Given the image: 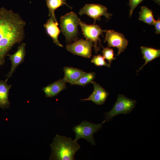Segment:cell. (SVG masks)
<instances>
[{
    "label": "cell",
    "mask_w": 160,
    "mask_h": 160,
    "mask_svg": "<svg viewBox=\"0 0 160 160\" xmlns=\"http://www.w3.org/2000/svg\"><path fill=\"white\" fill-rule=\"evenodd\" d=\"M26 23L19 14L0 8V66L4 64L5 57L12 47L24 39Z\"/></svg>",
    "instance_id": "1"
},
{
    "label": "cell",
    "mask_w": 160,
    "mask_h": 160,
    "mask_svg": "<svg viewBox=\"0 0 160 160\" xmlns=\"http://www.w3.org/2000/svg\"><path fill=\"white\" fill-rule=\"evenodd\" d=\"M52 153L49 160H74L76 152L81 147L77 141L70 137L56 135L50 144Z\"/></svg>",
    "instance_id": "2"
},
{
    "label": "cell",
    "mask_w": 160,
    "mask_h": 160,
    "mask_svg": "<svg viewBox=\"0 0 160 160\" xmlns=\"http://www.w3.org/2000/svg\"><path fill=\"white\" fill-rule=\"evenodd\" d=\"M80 19L76 14L71 12L62 16L60 19L61 31L65 37L66 41H75L78 33V26Z\"/></svg>",
    "instance_id": "3"
},
{
    "label": "cell",
    "mask_w": 160,
    "mask_h": 160,
    "mask_svg": "<svg viewBox=\"0 0 160 160\" xmlns=\"http://www.w3.org/2000/svg\"><path fill=\"white\" fill-rule=\"evenodd\" d=\"M104 120L100 124H95L86 120L82 121L79 124L75 126L72 128L75 134V140L80 139H86L92 145H95L94 134L97 132L103 127V124L105 122Z\"/></svg>",
    "instance_id": "4"
},
{
    "label": "cell",
    "mask_w": 160,
    "mask_h": 160,
    "mask_svg": "<svg viewBox=\"0 0 160 160\" xmlns=\"http://www.w3.org/2000/svg\"><path fill=\"white\" fill-rule=\"evenodd\" d=\"M136 100L119 94L116 101L111 110L105 113V121H109L115 116L121 114L130 113L135 108Z\"/></svg>",
    "instance_id": "5"
},
{
    "label": "cell",
    "mask_w": 160,
    "mask_h": 160,
    "mask_svg": "<svg viewBox=\"0 0 160 160\" xmlns=\"http://www.w3.org/2000/svg\"><path fill=\"white\" fill-rule=\"evenodd\" d=\"M79 24L86 39L90 40L93 42L95 52L97 53L100 49L98 44L99 43L101 44L100 36L103 32H105L106 30L102 29L99 26L97 25L87 24L80 20L79 21Z\"/></svg>",
    "instance_id": "6"
},
{
    "label": "cell",
    "mask_w": 160,
    "mask_h": 160,
    "mask_svg": "<svg viewBox=\"0 0 160 160\" xmlns=\"http://www.w3.org/2000/svg\"><path fill=\"white\" fill-rule=\"evenodd\" d=\"M93 42L89 40L80 39L76 40L73 43L66 45V49L72 54L87 58L92 56Z\"/></svg>",
    "instance_id": "7"
},
{
    "label": "cell",
    "mask_w": 160,
    "mask_h": 160,
    "mask_svg": "<svg viewBox=\"0 0 160 160\" xmlns=\"http://www.w3.org/2000/svg\"><path fill=\"white\" fill-rule=\"evenodd\" d=\"M105 42H108V47H116L118 49L116 56L123 52L126 48L128 41L124 35L113 30H106Z\"/></svg>",
    "instance_id": "8"
},
{
    "label": "cell",
    "mask_w": 160,
    "mask_h": 160,
    "mask_svg": "<svg viewBox=\"0 0 160 160\" xmlns=\"http://www.w3.org/2000/svg\"><path fill=\"white\" fill-rule=\"evenodd\" d=\"M79 14L81 15L86 14L92 18L95 21L94 23L97 20H100L101 16H104L108 19L112 15L108 12L107 9L105 6L93 4H86L80 10Z\"/></svg>",
    "instance_id": "9"
},
{
    "label": "cell",
    "mask_w": 160,
    "mask_h": 160,
    "mask_svg": "<svg viewBox=\"0 0 160 160\" xmlns=\"http://www.w3.org/2000/svg\"><path fill=\"white\" fill-rule=\"evenodd\" d=\"M26 45L25 43H22L18 47L17 50L14 54L7 55V56L9 57V59L11 61V66L10 71L6 75L7 77L5 81H7L12 77L17 68L24 62L26 55Z\"/></svg>",
    "instance_id": "10"
},
{
    "label": "cell",
    "mask_w": 160,
    "mask_h": 160,
    "mask_svg": "<svg viewBox=\"0 0 160 160\" xmlns=\"http://www.w3.org/2000/svg\"><path fill=\"white\" fill-rule=\"evenodd\" d=\"M94 90L92 93L87 98L81 99V101L90 100L97 105L104 103L109 93L97 83L93 81Z\"/></svg>",
    "instance_id": "11"
},
{
    "label": "cell",
    "mask_w": 160,
    "mask_h": 160,
    "mask_svg": "<svg viewBox=\"0 0 160 160\" xmlns=\"http://www.w3.org/2000/svg\"><path fill=\"white\" fill-rule=\"evenodd\" d=\"M58 25V23H56L52 17H50L44 26L47 34L52 38L53 42L56 45L62 47L63 45L59 42L58 39L60 32L57 26Z\"/></svg>",
    "instance_id": "12"
},
{
    "label": "cell",
    "mask_w": 160,
    "mask_h": 160,
    "mask_svg": "<svg viewBox=\"0 0 160 160\" xmlns=\"http://www.w3.org/2000/svg\"><path fill=\"white\" fill-rule=\"evenodd\" d=\"M66 82L63 79L44 87L42 90L47 97L52 98L57 95L66 88Z\"/></svg>",
    "instance_id": "13"
},
{
    "label": "cell",
    "mask_w": 160,
    "mask_h": 160,
    "mask_svg": "<svg viewBox=\"0 0 160 160\" xmlns=\"http://www.w3.org/2000/svg\"><path fill=\"white\" fill-rule=\"evenodd\" d=\"M65 73L63 78L66 82L74 85L81 78L85 72L83 70L70 67H65L63 68Z\"/></svg>",
    "instance_id": "14"
},
{
    "label": "cell",
    "mask_w": 160,
    "mask_h": 160,
    "mask_svg": "<svg viewBox=\"0 0 160 160\" xmlns=\"http://www.w3.org/2000/svg\"><path fill=\"white\" fill-rule=\"evenodd\" d=\"M7 82L5 80H0V107L4 109L9 108L10 106L9 93L12 85Z\"/></svg>",
    "instance_id": "15"
},
{
    "label": "cell",
    "mask_w": 160,
    "mask_h": 160,
    "mask_svg": "<svg viewBox=\"0 0 160 160\" xmlns=\"http://www.w3.org/2000/svg\"><path fill=\"white\" fill-rule=\"evenodd\" d=\"M140 48L143 55V58L145 60V62L137 71V72L142 69L143 67L148 63L156 58L160 57V49L143 46H141Z\"/></svg>",
    "instance_id": "16"
},
{
    "label": "cell",
    "mask_w": 160,
    "mask_h": 160,
    "mask_svg": "<svg viewBox=\"0 0 160 160\" xmlns=\"http://www.w3.org/2000/svg\"><path fill=\"white\" fill-rule=\"evenodd\" d=\"M66 0H46L47 7L49 9L48 15L52 17L56 23H58L55 14V11L59 7L64 4L66 5L70 8L71 7L69 6L66 2Z\"/></svg>",
    "instance_id": "17"
},
{
    "label": "cell",
    "mask_w": 160,
    "mask_h": 160,
    "mask_svg": "<svg viewBox=\"0 0 160 160\" xmlns=\"http://www.w3.org/2000/svg\"><path fill=\"white\" fill-rule=\"evenodd\" d=\"M141 9L139 20L148 24L153 25L155 20L152 10L146 6H142Z\"/></svg>",
    "instance_id": "18"
},
{
    "label": "cell",
    "mask_w": 160,
    "mask_h": 160,
    "mask_svg": "<svg viewBox=\"0 0 160 160\" xmlns=\"http://www.w3.org/2000/svg\"><path fill=\"white\" fill-rule=\"evenodd\" d=\"M96 74L94 72H84L81 78L74 85L84 86L87 84L92 83L95 79Z\"/></svg>",
    "instance_id": "19"
},
{
    "label": "cell",
    "mask_w": 160,
    "mask_h": 160,
    "mask_svg": "<svg viewBox=\"0 0 160 160\" xmlns=\"http://www.w3.org/2000/svg\"><path fill=\"white\" fill-rule=\"evenodd\" d=\"M103 56L100 55L94 56L91 60V62L97 66H105L110 67V64L107 63Z\"/></svg>",
    "instance_id": "20"
},
{
    "label": "cell",
    "mask_w": 160,
    "mask_h": 160,
    "mask_svg": "<svg viewBox=\"0 0 160 160\" xmlns=\"http://www.w3.org/2000/svg\"><path fill=\"white\" fill-rule=\"evenodd\" d=\"M102 52L103 57L107 60L109 64H111L113 60H115L116 57H114V53L113 49L108 48H103Z\"/></svg>",
    "instance_id": "21"
},
{
    "label": "cell",
    "mask_w": 160,
    "mask_h": 160,
    "mask_svg": "<svg viewBox=\"0 0 160 160\" xmlns=\"http://www.w3.org/2000/svg\"><path fill=\"white\" fill-rule=\"evenodd\" d=\"M143 0H129V5L130 7L129 16H132V13L134 9Z\"/></svg>",
    "instance_id": "22"
},
{
    "label": "cell",
    "mask_w": 160,
    "mask_h": 160,
    "mask_svg": "<svg viewBox=\"0 0 160 160\" xmlns=\"http://www.w3.org/2000/svg\"><path fill=\"white\" fill-rule=\"evenodd\" d=\"M155 27L156 33L159 34L160 33V20L159 18L157 20H155L154 24Z\"/></svg>",
    "instance_id": "23"
},
{
    "label": "cell",
    "mask_w": 160,
    "mask_h": 160,
    "mask_svg": "<svg viewBox=\"0 0 160 160\" xmlns=\"http://www.w3.org/2000/svg\"><path fill=\"white\" fill-rule=\"evenodd\" d=\"M153 0L156 3L160 5V0Z\"/></svg>",
    "instance_id": "24"
}]
</instances>
